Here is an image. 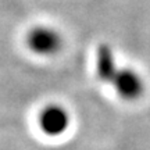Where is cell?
Listing matches in <instances>:
<instances>
[{
  "instance_id": "obj_1",
  "label": "cell",
  "mask_w": 150,
  "mask_h": 150,
  "mask_svg": "<svg viewBox=\"0 0 150 150\" xmlns=\"http://www.w3.org/2000/svg\"><path fill=\"white\" fill-rule=\"evenodd\" d=\"M110 85L114 88L118 97L127 102H135L143 96L146 89L142 75L134 68H120L111 79Z\"/></svg>"
},
{
  "instance_id": "obj_2",
  "label": "cell",
  "mask_w": 150,
  "mask_h": 150,
  "mask_svg": "<svg viewBox=\"0 0 150 150\" xmlns=\"http://www.w3.org/2000/svg\"><path fill=\"white\" fill-rule=\"evenodd\" d=\"M27 46L39 56H54L61 50L63 38L50 27H35L27 35Z\"/></svg>"
},
{
  "instance_id": "obj_3",
  "label": "cell",
  "mask_w": 150,
  "mask_h": 150,
  "mask_svg": "<svg viewBox=\"0 0 150 150\" xmlns=\"http://www.w3.org/2000/svg\"><path fill=\"white\" fill-rule=\"evenodd\" d=\"M71 124L68 111L60 104H49L40 111L39 125L47 136H60L65 134Z\"/></svg>"
},
{
  "instance_id": "obj_4",
  "label": "cell",
  "mask_w": 150,
  "mask_h": 150,
  "mask_svg": "<svg viewBox=\"0 0 150 150\" xmlns=\"http://www.w3.org/2000/svg\"><path fill=\"white\" fill-rule=\"evenodd\" d=\"M118 67L114 60V54H112L111 49L107 45H102L97 49V56H96V72L99 79L103 82L110 83L114 75L117 72Z\"/></svg>"
}]
</instances>
